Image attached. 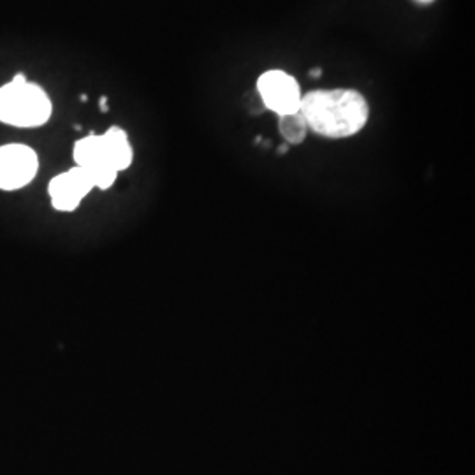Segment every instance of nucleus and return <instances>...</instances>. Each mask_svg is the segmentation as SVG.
I'll use <instances>...</instances> for the list:
<instances>
[{
    "label": "nucleus",
    "mask_w": 475,
    "mask_h": 475,
    "mask_svg": "<svg viewBox=\"0 0 475 475\" xmlns=\"http://www.w3.org/2000/svg\"><path fill=\"white\" fill-rule=\"evenodd\" d=\"M415 2H419V4H432V2H435V0H415Z\"/></svg>",
    "instance_id": "obj_9"
},
{
    "label": "nucleus",
    "mask_w": 475,
    "mask_h": 475,
    "mask_svg": "<svg viewBox=\"0 0 475 475\" xmlns=\"http://www.w3.org/2000/svg\"><path fill=\"white\" fill-rule=\"evenodd\" d=\"M279 130L289 145H301L307 139L309 126L301 115V111H294L289 115H282L279 120Z\"/></svg>",
    "instance_id": "obj_8"
},
{
    "label": "nucleus",
    "mask_w": 475,
    "mask_h": 475,
    "mask_svg": "<svg viewBox=\"0 0 475 475\" xmlns=\"http://www.w3.org/2000/svg\"><path fill=\"white\" fill-rule=\"evenodd\" d=\"M39 167L35 152L25 145L0 147V190H16L29 185Z\"/></svg>",
    "instance_id": "obj_5"
},
{
    "label": "nucleus",
    "mask_w": 475,
    "mask_h": 475,
    "mask_svg": "<svg viewBox=\"0 0 475 475\" xmlns=\"http://www.w3.org/2000/svg\"><path fill=\"white\" fill-rule=\"evenodd\" d=\"M257 90L264 106L275 111L279 117L299 109L303 97L301 87L296 78H292L285 71L271 69L261 74L257 80Z\"/></svg>",
    "instance_id": "obj_3"
},
{
    "label": "nucleus",
    "mask_w": 475,
    "mask_h": 475,
    "mask_svg": "<svg viewBox=\"0 0 475 475\" xmlns=\"http://www.w3.org/2000/svg\"><path fill=\"white\" fill-rule=\"evenodd\" d=\"M74 162L78 167H83L90 175L95 189H109L117 182L119 171L108 158L102 134H90L80 139L74 145Z\"/></svg>",
    "instance_id": "obj_4"
},
{
    "label": "nucleus",
    "mask_w": 475,
    "mask_h": 475,
    "mask_svg": "<svg viewBox=\"0 0 475 475\" xmlns=\"http://www.w3.org/2000/svg\"><path fill=\"white\" fill-rule=\"evenodd\" d=\"M95 189L90 175L83 167H72L50 182L52 204L59 212H74L85 195Z\"/></svg>",
    "instance_id": "obj_6"
},
{
    "label": "nucleus",
    "mask_w": 475,
    "mask_h": 475,
    "mask_svg": "<svg viewBox=\"0 0 475 475\" xmlns=\"http://www.w3.org/2000/svg\"><path fill=\"white\" fill-rule=\"evenodd\" d=\"M299 111L309 126L322 138L346 139L356 136L370 119V106L363 94L350 89L314 90L303 94Z\"/></svg>",
    "instance_id": "obj_1"
},
{
    "label": "nucleus",
    "mask_w": 475,
    "mask_h": 475,
    "mask_svg": "<svg viewBox=\"0 0 475 475\" xmlns=\"http://www.w3.org/2000/svg\"><path fill=\"white\" fill-rule=\"evenodd\" d=\"M52 102L46 92L22 74L0 89V122L14 127H37L48 122Z\"/></svg>",
    "instance_id": "obj_2"
},
{
    "label": "nucleus",
    "mask_w": 475,
    "mask_h": 475,
    "mask_svg": "<svg viewBox=\"0 0 475 475\" xmlns=\"http://www.w3.org/2000/svg\"><path fill=\"white\" fill-rule=\"evenodd\" d=\"M104 145H106V152H108V158L111 162V166L120 173L127 169L132 164V147L128 141L126 130H122L120 127H111L108 132L102 134Z\"/></svg>",
    "instance_id": "obj_7"
}]
</instances>
